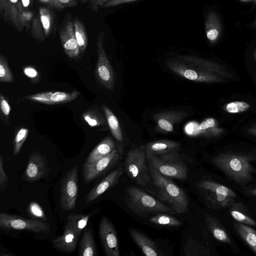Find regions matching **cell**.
I'll list each match as a JSON object with an SVG mask.
<instances>
[{"label": "cell", "instance_id": "6da1fadb", "mask_svg": "<svg viewBox=\"0 0 256 256\" xmlns=\"http://www.w3.org/2000/svg\"><path fill=\"white\" fill-rule=\"evenodd\" d=\"M168 67L179 76L196 82H218L217 76L222 71L219 66L212 62L194 56L181 55L168 59Z\"/></svg>", "mask_w": 256, "mask_h": 256}, {"label": "cell", "instance_id": "7a4b0ae2", "mask_svg": "<svg viewBox=\"0 0 256 256\" xmlns=\"http://www.w3.org/2000/svg\"><path fill=\"white\" fill-rule=\"evenodd\" d=\"M152 182L156 188L158 196L166 202L176 213L183 214L188 209L189 201L186 192L168 177L148 166Z\"/></svg>", "mask_w": 256, "mask_h": 256}, {"label": "cell", "instance_id": "3957f363", "mask_svg": "<svg viewBox=\"0 0 256 256\" xmlns=\"http://www.w3.org/2000/svg\"><path fill=\"white\" fill-rule=\"evenodd\" d=\"M253 157L234 154H222L212 158V163L232 180L244 184L253 179L254 168L250 161Z\"/></svg>", "mask_w": 256, "mask_h": 256}, {"label": "cell", "instance_id": "277c9868", "mask_svg": "<svg viewBox=\"0 0 256 256\" xmlns=\"http://www.w3.org/2000/svg\"><path fill=\"white\" fill-rule=\"evenodd\" d=\"M125 201L127 206L134 214L142 216L149 214L176 212L169 206L154 198L140 188L130 186L126 188Z\"/></svg>", "mask_w": 256, "mask_h": 256}, {"label": "cell", "instance_id": "5b68a950", "mask_svg": "<svg viewBox=\"0 0 256 256\" xmlns=\"http://www.w3.org/2000/svg\"><path fill=\"white\" fill-rule=\"evenodd\" d=\"M198 191L210 208L218 210L234 204L236 195L229 188L208 180H202L196 184Z\"/></svg>", "mask_w": 256, "mask_h": 256}, {"label": "cell", "instance_id": "8992f818", "mask_svg": "<svg viewBox=\"0 0 256 256\" xmlns=\"http://www.w3.org/2000/svg\"><path fill=\"white\" fill-rule=\"evenodd\" d=\"M148 166L162 175L180 180L187 179L188 168L178 152L146 155Z\"/></svg>", "mask_w": 256, "mask_h": 256}, {"label": "cell", "instance_id": "52a82bcc", "mask_svg": "<svg viewBox=\"0 0 256 256\" xmlns=\"http://www.w3.org/2000/svg\"><path fill=\"white\" fill-rule=\"evenodd\" d=\"M124 168L127 175L138 185L145 186L152 181L146 152L140 147L129 150L125 158Z\"/></svg>", "mask_w": 256, "mask_h": 256}, {"label": "cell", "instance_id": "ba28073f", "mask_svg": "<svg viewBox=\"0 0 256 256\" xmlns=\"http://www.w3.org/2000/svg\"><path fill=\"white\" fill-rule=\"evenodd\" d=\"M104 32H102L96 38L98 60L94 74L100 84L107 90H112L114 87V73L104 47Z\"/></svg>", "mask_w": 256, "mask_h": 256}, {"label": "cell", "instance_id": "9c48e42d", "mask_svg": "<svg viewBox=\"0 0 256 256\" xmlns=\"http://www.w3.org/2000/svg\"><path fill=\"white\" fill-rule=\"evenodd\" d=\"M0 228L4 230H26L36 233L46 234L50 231V226L42 220L26 219L4 212L0 214Z\"/></svg>", "mask_w": 256, "mask_h": 256}, {"label": "cell", "instance_id": "30bf717a", "mask_svg": "<svg viewBox=\"0 0 256 256\" xmlns=\"http://www.w3.org/2000/svg\"><path fill=\"white\" fill-rule=\"evenodd\" d=\"M78 166H73L64 175L61 185L60 206L64 210H73L78 194Z\"/></svg>", "mask_w": 256, "mask_h": 256}, {"label": "cell", "instance_id": "8fae6325", "mask_svg": "<svg viewBox=\"0 0 256 256\" xmlns=\"http://www.w3.org/2000/svg\"><path fill=\"white\" fill-rule=\"evenodd\" d=\"M120 154L117 149L92 164H84L82 175L85 182H89L98 178L114 166L120 160Z\"/></svg>", "mask_w": 256, "mask_h": 256}, {"label": "cell", "instance_id": "7c38bea8", "mask_svg": "<svg viewBox=\"0 0 256 256\" xmlns=\"http://www.w3.org/2000/svg\"><path fill=\"white\" fill-rule=\"evenodd\" d=\"M99 234L107 256H120L118 240L115 228L108 218L103 216L99 224Z\"/></svg>", "mask_w": 256, "mask_h": 256}, {"label": "cell", "instance_id": "4fadbf2b", "mask_svg": "<svg viewBox=\"0 0 256 256\" xmlns=\"http://www.w3.org/2000/svg\"><path fill=\"white\" fill-rule=\"evenodd\" d=\"M54 25V16L51 10L46 7L39 8L37 16L32 20V34L37 40L42 41L51 32Z\"/></svg>", "mask_w": 256, "mask_h": 256}, {"label": "cell", "instance_id": "5bb4252c", "mask_svg": "<svg viewBox=\"0 0 256 256\" xmlns=\"http://www.w3.org/2000/svg\"><path fill=\"white\" fill-rule=\"evenodd\" d=\"M80 94L76 90L70 92L50 91L26 96L24 99L46 104H57L70 102L76 100Z\"/></svg>", "mask_w": 256, "mask_h": 256}, {"label": "cell", "instance_id": "9a60e30c", "mask_svg": "<svg viewBox=\"0 0 256 256\" xmlns=\"http://www.w3.org/2000/svg\"><path fill=\"white\" fill-rule=\"evenodd\" d=\"M188 114L182 110H165L154 115L153 119L157 130L166 133L173 131L174 126L183 120Z\"/></svg>", "mask_w": 256, "mask_h": 256}, {"label": "cell", "instance_id": "2e32d148", "mask_svg": "<svg viewBox=\"0 0 256 256\" xmlns=\"http://www.w3.org/2000/svg\"><path fill=\"white\" fill-rule=\"evenodd\" d=\"M60 38L66 54L70 58H76L80 54L76 39L74 21L66 22L60 32Z\"/></svg>", "mask_w": 256, "mask_h": 256}, {"label": "cell", "instance_id": "e0dca14e", "mask_svg": "<svg viewBox=\"0 0 256 256\" xmlns=\"http://www.w3.org/2000/svg\"><path fill=\"white\" fill-rule=\"evenodd\" d=\"M47 172L45 157L40 154L34 152L30 156L24 178L28 182H34L44 177Z\"/></svg>", "mask_w": 256, "mask_h": 256}, {"label": "cell", "instance_id": "ac0fdd59", "mask_svg": "<svg viewBox=\"0 0 256 256\" xmlns=\"http://www.w3.org/2000/svg\"><path fill=\"white\" fill-rule=\"evenodd\" d=\"M124 172L123 166H120L103 178L86 195L85 198L86 204H88L93 202L108 190L114 186L118 182Z\"/></svg>", "mask_w": 256, "mask_h": 256}, {"label": "cell", "instance_id": "d6986e66", "mask_svg": "<svg viewBox=\"0 0 256 256\" xmlns=\"http://www.w3.org/2000/svg\"><path fill=\"white\" fill-rule=\"evenodd\" d=\"M128 232L143 254L146 256H162V253L157 244L146 236L132 228H128Z\"/></svg>", "mask_w": 256, "mask_h": 256}, {"label": "cell", "instance_id": "ffe728a7", "mask_svg": "<svg viewBox=\"0 0 256 256\" xmlns=\"http://www.w3.org/2000/svg\"><path fill=\"white\" fill-rule=\"evenodd\" d=\"M78 234L67 224L63 234L52 242L53 247L64 252L72 253L76 248Z\"/></svg>", "mask_w": 256, "mask_h": 256}, {"label": "cell", "instance_id": "44dd1931", "mask_svg": "<svg viewBox=\"0 0 256 256\" xmlns=\"http://www.w3.org/2000/svg\"><path fill=\"white\" fill-rule=\"evenodd\" d=\"M144 150L146 155H158L173 152H178L180 144L175 141L160 140L148 142L140 146Z\"/></svg>", "mask_w": 256, "mask_h": 256}, {"label": "cell", "instance_id": "7402d4cb", "mask_svg": "<svg viewBox=\"0 0 256 256\" xmlns=\"http://www.w3.org/2000/svg\"><path fill=\"white\" fill-rule=\"evenodd\" d=\"M20 0H0V16L4 22L20 30L19 22L18 4Z\"/></svg>", "mask_w": 256, "mask_h": 256}, {"label": "cell", "instance_id": "603a6c76", "mask_svg": "<svg viewBox=\"0 0 256 256\" xmlns=\"http://www.w3.org/2000/svg\"><path fill=\"white\" fill-rule=\"evenodd\" d=\"M186 132L190 136H212L218 133L216 120L212 118L204 120L201 123H189L185 128Z\"/></svg>", "mask_w": 256, "mask_h": 256}, {"label": "cell", "instance_id": "cb8c5ba5", "mask_svg": "<svg viewBox=\"0 0 256 256\" xmlns=\"http://www.w3.org/2000/svg\"><path fill=\"white\" fill-rule=\"evenodd\" d=\"M204 25L206 36L210 42H216L222 34V24L216 12L210 11L207 14Z\"/></svg>", "mask_w": 256, "mask_h": 256}, {"label": "cell", "instance_id": "d4e9b609", "mask_svg": "<svg viewBox=\"0 0 256 256\" xmlns=\"http://www.w3.org/2000/svg\"><path fill=\"white\" fill-rule=\"evenodd\" d=\"M115 149H116V146L112 138L110 136L106 137L90 152L84 164H92L109 154Z\"/></svg>", "mask_w": 256, "mask_h": 256}, {"label": "cell", "instance_id": "484cf974", "mask_svg": "<svg viewBox=\"0 0 256 256\" xmlns=\"http://www.w3.org/2000/svg\"><path fill=\"white\" fill-rule=\"evenodd\" d=\"M102 108L112 136L118 142L122 143L124 141L123 134L116 116L106 106L102 105Z\"/></svg>", "mask_w": 256, "mask_h": 256}, {"label": "cell", "instance_id": "4316f807", "mask_svg": "<svg viewBox=\"0 0 256 256\" xmlns=\"http://www.w3.org/2000/svg\"><path fill=\"white\" fill-rule=\"evenodd\" d=\"M205 220L208 230L216 239L223 242H231L228 234L214 217L206 214Z\"/></svg>", "mask_w": 256, "mask_h": 256}, {"label": "cell", "instance_id": "83f0119b", "mask_svg": "<svg viewBox=\"0 0 256 256\" xmlns=\"http://www.w3.org/2000/svg\"><path fill=\"white\" fill-rule=\"evenodd\" d=\"M184 251L186 256H208L211 254L209 248L191 236L188 239Z\"/></svg>", "mask_w": 256, "mask_h": 256}, {"label": "cell", "instance_id": "f1b7e54d", "mask_svg": "<svg viewBox=\"0 0 256 256\" xmlns=\"http://www.w3.org/2000/svg\"><path fill=\"white\" fill-rule=\"evenodd\" d=\"M97 255V249L93 234L90 230L87 229L84 232L81 239L78 256H96Z\"/></svg>", "mask_w": 256, "mask_h": 256}, {"label": "cell", "instance_id": "f546056e", "mask_svg": "<svg viewBox=\"0 0 256 256\" xmlns=\"http://www.w3.org/2000/svg\"><path fill=\"white\" fill-rule=\"evenodd\" d=\"M82 116L84 121L92 128H104L106 126V116L96 108H92L84 112Z\"/></svg>", "mask_w": 256, "mask_h": 256}, {"label": "cell", "instance_id": "4dcf8cb0", "mask_svg": "<svg viewBox=\"0 0 256 256\" xmlns=\"http://www.w3.org/2000/svg\"><path fill=\"white\" fill-rule=\"evenodd\" d=\"M234 226L240 236L256 254V230L240 222L234 223Z\"/></svg>", "mask_w": 256, "mask_h": 256}, {"label": "cell", "instance_id": "1f68e13d", "mask_svg": "<svg viewBox=\"0 0 256 256\" xmlns=\"http://www.w3.org/2000/svg\"><path fill=\"white\" fill-rule=\"evenodd\" d=\"M90 216L88 214H70L67 218L66 223L80 236L86 228Z\"/></svg>", "mask_w": 256, "mask_h": 256}, {"label": "cell", "instance_id": "d6a6232c", "mask_svg": "<svg viewBox=\"0 0 256 256\" xmlns=\"http://www.w3.org/2000/svg\"><path fill=\"white\" fill-rule=\"evenodd\" d=\"M149 221L152 224L168 226H179L182 222L176 218L166 213H158L152 216Z\"/></svg>", "mask_w": 256, "mask_h": 256}, {"label": "cell", "instance_id": "836d02e7", "mask_svg": "<svg viewBox=\"0 0 256 256\" xmlns=\"http://www.w3.org/2000/svg\"><path fill=\"white\" fill-rule=\"evenodd\" d=\"M74 24L76 39L82 54L86 50L88 44L86 28L84 24L78 20L74 21Z\"/></svg>", "mask_w": 256, "mask_h": 256}, {"label": "cell", "instance_id": "e575fe53", "mask_svg": "<svg viewBox=\"0 0 256 256\" xmlns=\"http://www.w3.org/2000/svg\"><path fill=\"white\" fill-rule=\"evenodd\" d=\"M14 80L12 72L6 57L0 55V82H12Z\"/></svg>", "mask_w": 256, "mask_h": 256}, {"label": "cell", "instance_id": "d590c367", "mask_svg": "<svg viewBox=\"0 0 256 256\" xmlns=\"http://www.w3.org/2000/svg\"><path fill=\"white\" fill-rule=\"evenodd\" d=\"M29 130L26 128H20L15 134L14 140V154L16 156L20 152L22 147L28 135Z\"/></svg>", "mask_w": 256, "mask_h": 256}, {"label": "cell", "instance_id": "8d00e7d4", "mask_svg": "<svg viewBox=\"0 0 256 256\" xmlns=\"http://www.w3.org/2000/svg\"><path fill=\"white\" fill-rule=\"evenodd\" d=\"M230 212L231 216L237 222L246 225L256 226V222L252 218L236 207L232 208Z\"/></svg>", "mask_w": 256, "mask_h": 256}, {"label": "cell", "instance_id": "74e56055", "mask_svg": "<svg viewBox=\"0 0 256 256\" xmlns=\"http://www.w3.org/2000/svg\"><path fill=\"white\" fill-rule=\"evenodd\" d=\"M77 0H38L43 4L56 8H64L76 4Z\"/></svg>", "mask_w": 256, "mask_h": 256}, {"label": "cell", "instance_id": "f35d334b", "mask_svg": "<svg viewBox=\"0 0 256 256\" xmlns=\"http://www.w3.org/2000/svg\"><path fill=\"white\" fill-rule=\"evenodd\" d=\"M11 107L5 96L2 94H0V117L4 122L8 124L10 119V114Z\"/></svg>", "mask_w": 256, "mask_h": 256}, {"label": "cell", "instance_id": "ab89813d", "mask_svg": "<svg viewBox=\"0 0 256 256\" xmlns=\"http://www.w3.org/2000/svg\"><path fill=\"white\" fill-rule=\"evenodd\" d=\"M250 105L241 101L233 102L227 104L226 106V110L230 113H240L248 110Z\"/></svg>", "mask_w": 256, "mask_h": 256}, {"label": "cell", "instance_id": "60d3db41", "mask_svg": "<svg viewBox=\"0 0 256 256\" xmlns=\"http://www.w3.org/2000/svg\"><path fill=\"white\" fill-rule=\"evenodd\" d=\"M28 212L33 217L46 221L47 218L42 207L36 202H32L28 206Z\"/></svg>", "mask_w": 256, "mask_h": 256}, {"label": "cell", "instance_id": "b9f144b4", "mask_svg": "<svg viewBox=\"0 0 256 256\" xmlns=\"http://www.w3.org/2000/svg\"><path fill=\"white\" fill-rule=\"evenodd\" d=\"M4 160L2 156L0 155V190L4 191L6 188L8 182V178L6 174L4 167Z\"/></svg>", "mask_w": 256, "mask_h": 256}, {"label": "cell", "instance_id": "7bdbcfd3", "mask_svg": "<svg viewBox=\"0 0 256 256\" xmlns=\"http://www.w3.org/2000/svg\"><path fill=\"white\" fill-rule=\"evenodd\" d=\"M23 72L24 74L32 80V82H36L38 79V72L33 66H26L23 68Z\"/></svg>", "mask_w": 256, "mask_h": 256}, {"label": "cell", "instance_id": "ee69618b", "mask_svg": "<svg viewBox=\"0 0 256 256\" xmlns=\"http://www.w3.org/2000/svg\"><path fill=\"white\" fill-rule=\"evenodd\" d=\"M111 0H90L89 8L94 11H98L103 6Z\"/></svg>", "mask_w": 256, "mask_h": 256}, {"label": "cell", "instance_id": "f6af8a7d", "mask_svg": "<svg viewBox=\"0 0 256 256\" xmlns=\"http://www.w3.org/2000/svg\"><path fill=\"white\" fill-rule=\"evenodd\" d=\"M139 0H111L106 3L102 8H108L110 7L116 6L121 4H128L134 2Z\"/></svg>", "mask_w": 256, "mask_h": 256}, {"label": "cell", "instance_id": "bcb514c9", "mask_svg": "<svg viewBox=\"0 0 256 256\" xmlns=\"http://www.w3.org/2000/svg\"><path fill=\"white\" fill-rule=\"evenodd\" d=\"M32 0H20L18 4L19 15L20 12H22L30 10V6Z\"/></svg>", "mask_w": 256, "mask_h": 256}, {"label": "cell", "instance_id": "7dc6e473", "mask_svg": "<svg viewBox=\"0 0 256 256\" xmlns=\"http://www.w3.org/2000/svg\"><path fill=\"white\" fill-rule=\"evenodd\" d=\"M248 193L251 195L256 196V188L248 191Z\"/></svg>", "mask_w": 256, "mask_h": 256}, {"label": "cell", "instance_id": "c3c4849f", "mask_svg": "<svg viewBox=\"0 0 256 256\" xmlns=\"http://www.w3.org/2000/svg\"><path fill=\"white\" fill-rule=\"evenodd\" d=\"M249 26L251 28H256V18L252 23L250 24Z\"/></svg>", "mask_w": 256, "mask_h": 256}, {"label": "cell", "instance_id": "681fc988", "mask_svg": "<svg viewBox=\"0 0 256 256\" xmlns=\"http://www.w3.org/2000/svg\"><path fill=\"white\" fill-rule=\"evenodd\" d=\"M240 0L242 2H252L254 4H256V0Z\"/></svg>", "mask_w": 256, "mask_h": 256}, {"label": "cell", "instance_id": "f907efd6", "mask_svg": "<svg viewBox=\"0 0 256 256\" xmlns=\"http://www.w3.org/2000/svg\"><path fill=\"white\" fill-rule=\"evenodd\" d=\"M254 134H256V132H254Z\"/></svg>", "mask_w": 256, "mask_h": 256}, {"label": "cell", "instance_id": "816d5d0a", "mask_svg": "<svg viewBox=\"0 0 256 256\" xmlns=\"http://www.w3.org/2000/svg\"></svg>", "mask_w": 256, "mask_h": 256}]
</instances>
